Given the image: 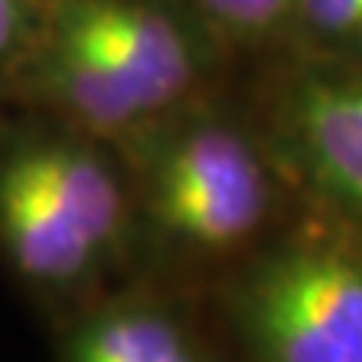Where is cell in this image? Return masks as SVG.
<instances>
[{
	"mask_svg": "<svg viewBox=\"0 0 362 362\" xmlns=\"http://www.w3.org/2000/svg\"><path fill=\"white\" fill-rule=\"evenodd\" d=\"M223 40L190 0H49L9 109L109 145L202 100Z\"/></svg>",
	"mask_w": 362,
	"mask_h": 362,
	"instance_id": "1",
	"label": "cell"
},
{
	"mask_svg": "<svg viewBox=\"0 0 362 362\" xmlns=\"http://www.w3.org/2000/svg\"><path fill=\"white\" fill-rule=\"evenodd\" d=\"M259 136L311 214L362 233V58L299 54L269 90Z\"/></svg>",
	"mask_w": 362,
	"mask_h": 362,
	"instance_id": "5",
	"label": "cell"
},
{
	"mask_svg": "<svg viewBox=\"0 0 362 362\" xmlns=\"http://www.w3.org/2000/svg\"><path fill=\"white\" fill-rule=\"evenodd\" d=\"M223 45H266L287 40L296 0H190Z\"/></svg>",
	"mask_w": 362,
	"mask_h": 362,
	"instance_id": "8",
	"label": "cell"
},
{
	"mask_svg": "<svg viewBox=\"0 0 362 362\" xmlns=\"http://www.w3.org/2000/svg\"><path fill=\"white\" fill-rule=\"evenodd\" d=\"M136 239L181 259H223L251 247L275 211L278 169L263 136L202 100L151 121L118 145Z\"/></svg>",
	"mask_w": 362,
	"mask_h": 362,
	"instance_id": "3",
	"label": "cell"
},
{
	"mask_svg": "<svg viewBox=\"0 0 362 362\" xmlns=\"http://www.w3.org/2000/svg\"><path fill=\"white\" fill-rule=\"evenodd\" d=\"M233 308L251 362H362V233L314 214L245 272Z\"/></svg>",
	"mask_w": 362,
	"mask_h": 362,
	"instance_id": "4",
	"label": "cell"
},
{
	"mask_svg": "<svg viewBox=\"0 0 362 362\" xmlns=\"http://www.w3.org/2000/svg\"><path fill=\"white\" fill-rule=\"evenodd\" d=\"M136 242L133 190L115 145L33 109H0V266L70 317L103 296Z\"/></svg>",
	"mask_w": 362,
	"mask_h": 362,
	"instance_id": "2",
	"label": "cell"
},
{
	"mask_svg": "<svg viewBox=\"0 0 362 362\" xmlns=\"http://www.w3.org/2000/svg\"><path fill=\"white\" fill-rule=\"evenodd\" d=\"M54 362H209V354L178 311L142 293H121L64 317Z\"/></svg>",
	"mask_w": 362,
	"mask_h": 362,
	"instance_id": "6",
	"label": "cell"
},
{
	"mask_svg": "<svg viewBox=\"0 0 362 362\" xmlns=\"http://www.w3.org/2000/svg\"><path fill=\"white\" fill-rule=\"evenodd\" d=\"M49 0H0V109L13 106L16 85L45 21Z\"/></svg>",
	"mask_w": 362,
	"mask_h": 362,
	"instance_id": "9",
	"label": "cell"
},
{
	"mask_svg": "<svg viewBox=\"0 0 362 362\" xmlns=\"http://www.w3.org/2000/svg\"><path fill=\"white\" fill-rule=\"evenodd\" d=\"M287 40L299 54L362 58V0H296Z\"/></svg>",
	"mask_w": 362,
	"mask_h": 362,
	"instance_id": "7",
	"label": "cell"
}]
</instances>
